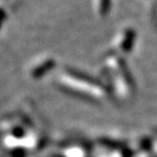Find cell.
Instances as JSON below:
<instances>
[{
  "label": "cell",
  "mask_w": 157,
  "mask_h": 157,
  "mask_svg": "<svg viewBox=\"0 0 157 157\" xmlns=\"http://www.w3.org/2000/svg\"><path fill=\"white\" fill-rule=\"evenodd\" d=\"M54 67H55V61L54 59H47V61H44L43 63H41L40 65L35 67L32 71V75H33L34 78H41L47 72H49Z\"/></svg>",
  "instance_id": "cell-1"
},
{
  "label": "cell",
  "mask_w": 157,
  "mask_h": 157,
  "mask_svg": "<svg viewBox=\"0 0 157 157\" xmlns=\"http://www.w3.org/2000/svg\"><path fill=\"white\" fill-rule=\"evenodd\" d=\"M5 17H6V14H5L4 8H1V7H0V27H1V26H2V23H4Z\"/></svg>",
  "instance_id": "cell-3"
},
{
  "label": "cell",
  "mask_w": 157,
  "mask_h": 157,
  "mask_svg": "<svg viewBox=\"0 0 157 157\" xmlns=\"http://www.w3.org/2000/svg\"><path fill=\"white\" fill-rule=\"evenodd\" d=\"M109 10V0H99V13L105 15Z\"/></svg>",
  "instance_id": "cell-2"
}]
</instances>
